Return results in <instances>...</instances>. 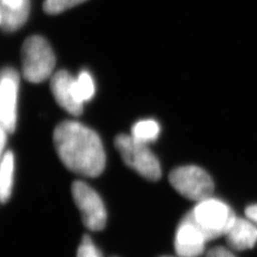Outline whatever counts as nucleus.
Masks as SVG:
<instances>
[{
	"instance_id": "nucleus-1",
	"label": "nucleus",
	"mask_w": 257,
	"mask_h": 257,
	"mask_svg": "<svg viewBox=\"0 0 257 257\" xmlns=\"http://www.w3.org/2000/svg\"><path fill=\"white\" fill-rule=\"evenodd\" d=\"M54 145L62 163L72 172L98 177L105 168L106 157L99 135L83 123L60 122L54 131Z\"/></svg>"
},
{
	"instance_id": "nucleus-18",
	"label": "nucleus",
	"mask_w": 257,
	"mask_h": 257,
	"mask_svg": "<svg viewBox=\"0 0 257 257\" xmlns=\"http://www.w3.org/2000/svg\"><path fill=\"white\" fill-rule=\"evenodd\" d=\"M245 215L248 220H251L255 225H257V204L248 206L245 209Z\"/></svg>"
},
{
	"instance_id": "nucleus-16",
	"label": "nucleus",
	"mask_w": 257,
	"mask_h": 257,
	"mask_svg": "<svg viewBox=\"0 0 257 257\" xmlns=\"http://www.w3.org/2000/svg\"><path fill=\"white\" fill-rule=\"evenodd\" d=\"M30 4V0H0V9H16Z\"/></svg>"
},
{
	"instance_id": "nucleus-17",
	"label": "nucleus",
	"mask_w": 257,
	"mask_h": 257,
	"mask_svg": "<svg viewBox=\"0 0 257 257\" xmlns=\"http://www.w3.org/2000/svg\"><path fill=\"white\" fill-rule=\"evenodd\" d=\"M206 257H235V255L230 251H228L227 248L218 246V247L211 248V250L207 253Z\"/></svg>"
},
{
	"instance_id": "nucleus-12",
	"label": "nucleus",
	"mask_w": 257,
	"mask_h": 257,
	"mask_svg": "<svg viewBox=\"0 0 257 257\" xmlns=\"http://www.w3.org/2000/svg\"><path fill=\"white\" fill-rule=\"evenodd\" d=\"M160 134V124L154 119L141 120L136 122L131 131V136L136 141L148 144L158 139Z\"/></svg>"
},
{
	"instance_id": "nucleus-3",
	"label": "nucleus",
	"mask_w": 257,
	"mask_h": 257,
	"mask_svg": "<svg viewBox=\"0 0 257 257\" xmlns=\"http://www.w3.org/2000/svg\"><path fill=\"white\" fill-rule=\"evenodd\" d=\"M56 57L51 45L40 36H31L22 47L23 75L30 83H41L52 76Z\"/></svg>"
},
{
	"instance_id": "nucleus-21",
	"label": "nucleus",
	"mask_w": 257,
	"mask_h": 257,
	"mask_svg": "<svg viewBox=\"0 0 257 257\" xmlns=\"http://www.w3.org/2000/svg\"><path fill=\"white\" fill-rule=\"evenodd\" d=\"M161 257H173V256H161Z\"/></svg>"
},
{
	"instance_id": "nucleus-5",
	"label": "nucleus",
	"mask_w": 257,
	"mask_h": 257,
	"mask_svg": "<svg viewBox=\"0 0 257 257\" xmlns=\"http://www.w3.org/2000/svg\"><path fill=\"white\" fill-rule=\"evenodd\" d=\"M174 189L190 200L202 202L212 197L214 184L209 174L195 165L177 167L170 174Z\"/></svg>"
},
{
	"instance_id": "nucleus-20",
	"label": "nucleus",
	"mask_w": 257,
	"mask_h": 257,
	"mask_svg": "<svg viewBox=\"0 0 257 257\" xmlns=\"http://www.w3.org/2000/svg\"><path fill=\"white\" fill-rule=\"evenodd\" d=\"M0 26H2V12H0Z\"/></svg>"
},
{
	"instance_id": "nucleus-14",
	"label": "nucleus",
	"mask_w": 257,
	"mask_h": 257,
	"mask_svg": "<svg viewBox=\"0 0 257 257\" xmlns=\"http://www.w3.org/2000/svg\"><path fill=\"white\" fill-rule=\"evenodd\" d=\"M85 2L86 0H45L43 9L48 14H59Z\"/></svg>"
},
{
	"instance_id": "nucleus-19",
	"label": "nucleus",
	"mask_w": 257,
	"mask_h": 257,
	"mask_svg": "<svg viewBox=\"0 0 257 257\" xmlns=\"http://www.w3.org/2000/svg\"><path fill=\"white\" fill-rule=\"evenodd\" d=\"M9 133L6 128L0 124V161H2L3 157H4V150H5V146L7 143V134Z\"/></svg>"
},
{
	"instance_id": "nucleus-6",
	"label": "nucleus",
	"mask_w": 257,
	"mask_h": 257,
	"mask_svg": "<svg viewBox=\"0 0 257 257\" xmlns=\"http://www.w3.org/2000/svg\"><path fill=\"white\" fill-rule=\"evenodd\" d=\"M72 195L82 213L84 225L92 231H100L106 225L107 213L100 195L83 181L72 184Z\"/></svg>"
},
{
	"instance_id": "nucleus-11",
	"label": "nucleus",
	"mask_w": 257,
	"mask_h": 257,
	"mask_svg": "<svg viewBox=\"0 0 257 257\" xmlns=\"http://www.w3.org/2000/svg\"><path fill=\"white\" fill-rule=\"evenodd\" d=\"M14 179V156L8 151L0 161V202L7 203L10 199Z\"/></svg>"
},
{
	"instance_id": "nucleus-10",
	"label": "nucleus",
	"mask_w": 257,
	"mask_h": 257,
	"mask_svg": "<svg viewBox=\"0 0 257 257\" xmlns=\"http://www.w3.org/2000/svg\"><path fill=\"white\" fill-rule=\"evenodd\" d=\"M225 237L232 250H248L257 242V225L248 219L236 218L230 228L225 234Z\"/></svg>"
},
{
	"instance_id": "nucleus-8",
	"label": "nucleus",
	"mask_w": 257,
	"mask_h": 257,
	"mask_svg": "<svg viewBox=\"0 0 257 257\" xmlns=\"http://www.w3.org/2000/svg\"><path fill=\"white\" fill-rule=\"evenodd\" d=\"M207 239L189 213L178 225L175 235V251L178 257H199L205 252Z\"/></svg>"
},
{
	"instance_id": "nucleus-13",
	"label": "nucleus",
	"mask_w": 257,
	"mask_h": 257,
	"mask_svg": "<svg viewBox=\"0 0 257 257\" xmlns=\"http://www.w3.org/2000/svg\"><path fill=\"white\" fill-rule=\"evenodd\" d=\"M74 95L78 102L84 104L85 102L90 101L95 92V87L93 79L89 72L82 71L75 78L73 84Z\"/></svg>"
},
{
	"instance_id": "nucleus-15",
	"label": "nucleus",
	"mask_w": 257,
	"mask_h": 257,
	"mask_svg": "<svg viewBox=\"0 0 257 257\" xmlns=\"http://www.w3.org/2000/svg\"><path fill=\"white\" fill-rule=\"evenodd\" d=\"M77 257H102V254L99 248L93 244L91 238L88 235H85L83 237L82 244L78 247Z\"/></svg>"
},
{
	"instance_id": "nucleus-2",
	"label": "nucleus",
	"mask_w": 257,
	"mask_h": 257,
	"mask_svg": "<svg viewBox=\"0 0 257 257\" xmlns=\"http://www.w3.org/2000/svg\"><path fill=\"white\" fill-rule=\"evenodd\" d=\"M188 213L203 231L207 241L225 236L236 220V215L230 207L213 197L198 202Z\"/></svg>"
},
{
	"instance_id": "nucleus-7",
	"label": "nucleus",
	"mask_w": 257,
	"mask_h": 257,
	"mask_svg": "<svg viewBox=\"0 0 257 257\" xmlns=\"http://www.w3.org/2000/svg\"><path fill=\"white\" fill-rule=\"evenodd\" d=\"M20 75L13 68L0 71V124L12 133L16 127Z\"/></svg>"
},
{
	"instance_id": "nucleus-4",
	"label": "nucleus",
	"mask_w": 257,
	"mask_h": 257,
	"mask_svg": "<svg viewBox=\"0 0 257 257\" xmlns=\"http://www.w3.org/2000/svg\"><path fill=\"white\" fill-rule=\"evenodd\" d=\"M115 146L124 163L144 178L157 181L161 178V165L147 144L136 141L131 135L120 134L115 139Z\"/></svg>"
},
{
	"instance_id": "nucleus-9",
	"label": "nucleus",
	"mask_w": 257,
	"mask_h": 257,
	"mask_svg": "<svg viewBox=\"0 0 257 257\" xmlns=\"http://www.w3.org/2000/svg\"><path fill=\"white\" fill-rule=\"evenodd\" d=\"M75 77L68 71L60 70L52 76L51 90L59 105L73 116L82 115L84 104L78 102L74 95L73 84Z\"/></svg>"
}]
</instances>
